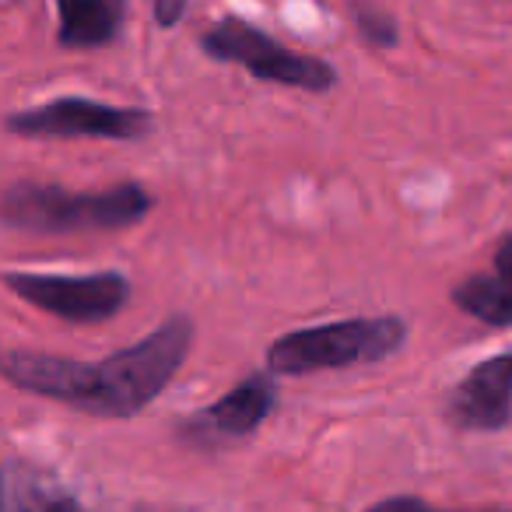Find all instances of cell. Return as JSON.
<instances>
[{
	"mask_svg": "<svg viewBox=\"0 0 512 512\" xmlns=\"http://www.w3.org/2000/svg\"><path fill=\"white\" fill-rule=\"evenodd\" d=\"M193 344L190 316L176 313L158 323L148 337L102 362L43 355V351H8L0 372L18 390L95 414V418H134L172 383Z\"/></svg>",
	"mask_w": 512,
	"mask_h": 512,
	"instance_id": "6da1fadb",
	"label": "cell"
},
{
	"mask_svg": "<svg viewBox=\"0 0 512 512\" xmlns=\"http://www.w3.org/2000/svg\"><path fill=\"white\" fill-rule=\"evenodd\" d=\"M151 214V193L141 183L74 193L57 183L18 179L0 197V218L15 232H95L130 228Z\"/></svg>",
	"mask_w": 512,
	"mask_h": 512,
	"instance_id": "7a4b0ae2",
	"label": "cell"
},
{
	"mask_svg": "<svg viewBox=\"0 0 512 512\" xmlns=\"http://www.w3.org/2000/svg\"><path fill=\"white\" fill-rule=\"evenodd\" d=\"M407 341V323L400 316H351L281 334L267 348V369L274 376H306V372L372 365L397 355Z\"/></svg>",
	"mask_w": 512,
	"mask_h": 512,
	"instance_id": "3957f363",
	"label": "cell"
},
{
	"mask_svg": "<svg viewBox=\"0 0 512 512\" xmlns=\"http://www.w3.org/2000/svg\"><path fill=\"white\" fill-rule=\"evenodd\" d=\"M207 57L221 60V64H239L256 81H271V85H288L299 92L323 95L337 85V71L320 57H306L278 39L267 36L260 25L246 22L239 15H228L214 22L211 29L200 36Z\"/></svg>",
	"mask_w": 512,
	"mask_h": 512,
	"instance_id": "277c9868",
	"label": "cell"
},
{
	"mask_svg": "<svg viewBox=\"0 0 512 512\" xmlns=\"http://www.w3.org/2000/svg\"><path fill=\"white\" fill-rule=\"evenodd\" d=\"M4 285L29 306L71 323L113 320L130 302V281L116 271L102 274H22L8 271Z\"/></svg>",
	"mask_w": 512,
	"mask_h": 512,
	"instance_id": "5b68a950",
	"label": "cell"
},
{
	"mask_svg": "<svg viewBox=\"0 0 512 512\" xmlns=\"http://www.w3.org/2000/svg\"><path fill=\"white\" fill-rule=\"evenodd\" d=\"M8 130L22 137H102V141H141L151 134V113L134 106H109L99 99L64 95L46 106L18 109Z\"/></svg>",
	"mask_w": 512,
	"mask_h": 512,
	"instance_id": "8992f818",
	"label": "cell"
},
{
	"mask_svg": "<svg viewBox=\"0 0 512 512\" xmlns=\"http://www.w3.org/2000/svg\"><path fill=\"white\" fill-rule=\"evenodd\" d=\"M446 414L456 428L502 432L512 421V351L474 365L449 393Z\"/></svg>",
	"mask_w": 512,
	"mask_h": 512,
	"instance_id": "52a82bcc",
	"label": "cell"
},
{
	"mask_svg": "<svg viewBox=\"0 0 512 512\" xmlns=\"http://www.w3.org/2000/svg\"><path fill=\"white\" fill-rule=\"evenodd\" d=\"M274 407H278V376L271 369L253 372L242 383H235L225 397L214 400L211 407L197 411V418H190V428L239 439V435H249L264 425Z\"/></svg>",
	"mask_w": 512,
	"mask_h": 512,
	"instance_id": "ba28073f",
	"label": "cell"
},
{
	"mask_svg": "<svg viewBox=\"0 0 512 512\" xmlns=\"http://www.w3.org/2000/svg\"><path fill=\"white\" fill-rule=\"evenodd\" d=\"M449 299L456 309L488 327H512V232L498 239L491 271L460 281Z\"/></svg>",
	"mask_w": 512,
	"mask_h": 512,
	"instance_id": "9c48e42d",
	"label": "cell"
},
{
	"mask_svg": "<svg viewBox=\"0 0 512 512\" xmlns=\"http://www.w3.org/2000/svg\"><path fill=\"white\" fill-rule=\"evenodd\" d=\"M4 512H92L57 474L11 456L4 463Z\"/></svg>",
	"mask_w": 512,
	"mask_h": 512,
	"instance_id": "30bf717a",
	"label": "cell"
},
{
	"mask_svg": "<svg viewBox=\"0 0 512 512\" xmlns=\"http://www.w3.org/2000/svg\"><path fill=\"white\" fill-rule=\"evenodd\" d=\"M57 43L67 50H99L120 36L127 0H57Z\"/></svg>",
	"mask_w": 512,
	"mask_h": 512,
	"instance_id": "8fae6325",
	"label": "cell"
},
{
	"mask_svg": "<svg viewBox=\"0 0 512 512\" xmlns=\"http://www.w3.org/2000/svg\"><path fill=\"white\" fill-rule=\"evenodd\" d=\"M351 15H355V25H358V32H362L365 43L397 46V39H400L397 22H393V15H386L383 8H376V4H369V0H355Z\"/></svg>",
	"mask_w": 512,
	"mask_h": 512,
	"instance_id": "7c38bea8",
	"label": "cell"
},
{
	"mask_svg": "<svg viewBox=\"0 0 512 512\" xmlns=\"http://www.w3.org/2000/svg\"><path fill=\"white\" fill-rule=\"evenodd\" d=\"M365 512H446V509H435V505H428L425 498H418V495H393V498H383V502L369 505Z\"/></svg>",
	"mask_w": 512,
	"mask_h": 512,
	"instance_id": "4fadbf2b",
	"label": "cell"
},
{
	"mask_svg": "<svg viewBox=\"0 0 512 512\" xmlns=\"http://www.w3.org/2000/svg\"><path fill=\"white\" fill-rule=\"evenodd\" d=\"M186 4H190V0H155V22L162 25V29L179 25L186 15Z\"/></svg>",
	"mask_w": 512,
	"mask_h": 512,
	"instance_id": "5bb4252c",
	"label": "cell"
}]
</instances>
